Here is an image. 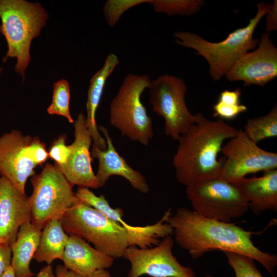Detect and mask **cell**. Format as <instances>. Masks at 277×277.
I'll use <instances>...</instances> for the list:
<instances>
[{"label":"cell","mask_w":277,"mask_h":277,"mask_svg":"<svg viewBox=\"0 0 277 277\" xmlns=\"http://www.w3.org/2000/svg\"><path fill=\"white\" fill-rule=\"evenodd\" d=\"M118 57L110 53L106 58L103 67L91 77L88 91L86 103V123L93 141V146L101 150L107 147L106 142L100 134L95 121V113L100 104L106 81L119 64Z\"/></svg>","instance_id":"19"},{"label":"cell","mask_w":277,"mask_h":277,"mask_svg":"<svg viewBox=\"0 0 277 277\" xmlns=\"http://www.w3.org/2000/svg\"><path fill=\"white\" fill-rule=\"evenodd\" d=\"M87 277H111V276L107 269H103L97 270Z\"/></svg>","instance_id":"34"},{"label":"cell","mask_w":277,"mask_h":277,"mask_svg":"<svg viewBox=\"0 0 277 277\" xmlns=\"http://www.w3.org/2000/svg\"><path fill=\"white\" fill-rule=\"evenodd\" d=\"M221 152L225 160L220 178L233 184L248 174L277 168V153L259 147L241 129L223 145Z\"/></svg>","instance_id":"11"},{"label":"cell","mask_w":277,"mask_h":277,"mask_svg":"<svg viewBox=\"0 0 277 277\" xmlns=\"http://www.w3.org/2000/svg\"><path fill=\"white\" fill-rule=\"evenodd\" d=\"M99 129L105 136L107 147L103 150L93 145L91 154L98 161L95 175L101 187L106 184L111 176L117 175L125 178L133 188L140 192L148 193L149 187L145 177L130 166L125 158L116 151L107 129L101 125Z\"/></svg>","instance_id":"16"},{"label":"cell","mask_w":277,"mask_h":277,"mask_svg":"<svg viewBox=\"0 0 277 277\" xmlns=\"http://www.w3.org/2000/svg\"><path fill=\"white\" fill-rule=\"evenodd\" d=\"M235 185L253 213L277 210V169L263 172L260 177L244 178Z\"/></svg>","instance_id":"18"},{"label":"cell","mask_w":277,"mask_h":277,"mask_svg":"<svg viewBox=\"0 0 277 277\" xmlns=\"http://www.w3.org/2000/svg\"><path fill=\"white\" fill-rule=\"evenodd\" d=\"M205 277H214V276L210 274H207Z\"/></svg>","instance_id":"37"},{"label":"cell","mask_w":277,"mask_h":277,"mask_svg":"<svg viewBox=\"0 0 277 277\" xmlns=\"http://www.w3.org/2000/svg\"><path fill=\"white\" fill-rule=\"evenodd\" d=\"M75 194L81 202L93 207L111 221L126 228L131 226L124 221L123 209L111 207L104 195L97 196L86 187H78Z\"/></svg>","instance_id":"23"},{"label":"cell","mask_w":277,"mask_h":277,"mask_svg":"<svg viewBox=\"0 0 277 277\" xmlns=\"http://www.w3.org/2000/svg\"><path fill=\"white\" fill-rule=\"evenodd\" d=\"M29 199L6 177H0V243L15 241L21 226L31 222Z\"/></svg>","instance_id":"15"},{"label":"cell","mask_w":277,"mask_h":277,"mask_svg":"<svg viewBox=\"0 0 277 277\" xmlns=\"http://www.w3.org/2000/svg\"><path fill=\"white\" fill-rule=\"evenodd\" d=\"M171 235L162 239L154 247L129 246L123 258L130 264L127 277H196L193 270L181 264L173 255Z\"/></svg>","instance_id":"12"},{"label":"cell","mask_w":277,"mask_h":277,"mask_svg":"<svg viewBox=\"0 0 277 277\" xmlns=\"http://www.w3.org/2000/svg\"><path fill=\"white\" fill-rule=\"evenodd\" d=\"M73 124L75 138L70 145L69 157L64 165L56 167L73 187L77 185L78 187L98 189L101 186L91 166L89 149L92 138L87 126L86 116L78 113Z\"/></svg>","instance_id":"14"},{"label":"cell","mask_w":277,"mask_h":277,"mask_svg":"<svg viewBox=\"0 0 277 277\" xmlns=\"http://www.w3.org/2000/svg\"><path fill=\"white\" fill-rule=\"evenodd\" d=\"M12 256L11 246L0 243V277L11 265Z\"/></svg>","instance_id":"30"},{"label":"cell","mask_w":277,"mask_h":277,"mask_svg":"<svg viewBox=\"0 0 277 277\" xmlns=\"http://www.w3.org/2000/svg\"><path fill=\"white\" fill-rule=\"evenodd\" d=\"M243 132L253 142L277 136V106L274 105L266 115L248 118Z\"/></svg>","instance_id":"22"},{"label":"cell","mask_w":277,"mask_h":277,"mask_svg":"<svg viewBox=\"0 0 277 277\" xmlns=\"http://www.w3.org/2000/svg\"><path fill=\"white\" fill-rule=\"evenodd\" d=\"M148 89L153 111L165 120L166 135L178 140L196 120L185 103L187 87L184 81L163 74L152 80Z\"/></svg>","instance_id":"10"},{"label":"cell","mask_w":277,"mask_h":277,"mask_svg":"<svg viewBox=\"0 0 277 277\" xmlns=\"http://www.w3.org/2000/svg\"><path fill=\"white\" fill-rule=\"evenodd\" d=\"M272 4L261 2L257 3L255 15L248 25L238 28L222 41L212 43L203 37L188 31H175L174 42L180 46L195 50L209 64V73L212 80H220L244 54L255 49L259 39L253 35L262 18L270 10Z\"/></svg>","instance_id":"4"},{"label":"cell","mask_w":277,"mask_h":277,"mask_svg":"<svg viewBox=\"0 0 277 277\" xmlns=\"http://www.w3.org/2000/svg\"><path fill=\"white\" fill-rule=\"evenodd\" d=\"M114 260L84 239L74 235H69L62 259L66 268L81 277H87L97 270L110 268Z\"/></svg>","instance_id":"17"},{"label":"cell","mask_w":277,"mask_h":277,"mask_svg":"<svg viewBox=\"0 0 277 277\" xmlns=\"http://www.w3.org/2000/svg\"><path fill=\"white\" fill-rule=\"evenodd\" d=\"M179 137L172 164L177 181L186 187L220 177L225 157L218 159L224 142L238 129L222 119L209 120L201 113Z\"/></svg>","instance_id":"3"},{"label":"cell","mask_w":277,"mask_h":277,"mask_svg":"<svg viewBox=\"0 0 277 277\" xmlns=\"http://www.w3.org/2000/svg\"><path fill=\"white\" fill-rule=\"evenodd\" d=\"M32 194L28 197L31 222L42 229L54 219L61 220L65 213L80 200L59 169L46 163L42 171L31 176Z\"/></svg>","instance_id":"7"},{"label":"cell","mask_w":277,"mask_h":277,"mask_svg":"<svg viewBox=\"0 0 277 277\" xmlns=\"http://www.w3.org/2000/svg\"><path fill=\"white\" fill-rule=\"evenodd\" d=\"M1 277H16L15 272L11 265L6 270Z\"/></svg>","instance_id":"35"},{"label":"cell","mask_w":277,"mask_h":277,"mask_svg":"<svg viewBox=\"0 0 277 277\" xmlns=\"http://www.w3.org/2000/svg\"><path fill=\"white\" fill-rule=\"evenodd\" d=\"M186 194L192 210L209 219L231 222L249 209L236 186L220 177L187 186Z\"/></svg>","instance_id":"9"},{"label":"cell","mask_w":277,"mask_h":277,"mask_svg":"<svg viewBox=\"0 0 277 277\" xmlns=\"http://www.w3.org/2000/svg\"><path fill=\"white\" fill-rule=\"evenodd\" d=\"M61 222L69 235L84 239L114 259L123 258L131 245L141 248L155 246L161 241L160 238L169 235L171 232L163 218L152 225L125 227L80 201L65 213Z\"/></svg>","instance_id":"2"},{"label":"cell","mask_w":277,"mask_h":277,"mask_svg":"<svg viewBox=\"0 0 277 277\" xmlns=\"http://www.w3.org/2000/svg\"><path fill=\"white\" fill-rule=\"evenodd\" d=\"M53 88L52 102L47 109L48 113L64 116L70 123H73L74 121L69 108L70 89L69 82L65 79H62L54 83Z\"/></svg>","instance_id":"26"},{"label":"cell","mask_w":277,"mask_h":277,"mask_svg":"<svg viewBox=\"0 0 277 277\" xmlns=\"http://www.w3.org/2000/svg\"><path fill=\"white\" fill-rule=\"evenodd\" d=\"M241 90H225L221 92L218 101L213 106V116L222 120H232L247 110V107L240 104Z\"/></svg>","instance_id":"24"},{"label":"cell","mask_w":277,"mask_h":277,"mask_svg":"<svg viewBox=\"0 0 277 277\" xmlns=\"http://www.w3.org/2000/svg\"><path fill=\"white\" fill-rule=\"evenodd\" d=\"M36 277H56L51 265H46L36 274Z\"/></svg>","instance_id":"33"},{"label":"cell","mask_w":277,"mask_h":277,"mask_svg":"<svg viewBox=\"0 0 277 277\" xmlns=\"http://www.w3.org/2000/svg\"><path fill=\"white\" fill-rule=\"evenodd\" d=\"M1 174H0V177H1Z\"/></svg>","instance_id":"38"},{"label":"cell","mask_w":277,"mask_h":277,"mask_svg":"<svg viewBox=\"0 0 277 277\" xmlns=\"http://www.w3.org/2000/svg\"><path fill=\"white\" fill-rule=\"evenodd\" d=\"M49 158L46 144L37 136L13 129L0 136V174L25 194L28 179Z\"/></svg>","instance_id":"8"},{"label":"cell","mask_w":277,"mask_h":277,"mask_svg":"<svg viewBox=\"0 0 277 277\" xmlns=\"http://www.w3.org/2000/svg\"><path fill=\"white\" fill-rule=\"evenodd\" d=\"M235 277H263L254 260L248 256L231 252H224Z\"/></svg>","instance_id":"27"},{"label":"cell","mask_w":277,"mask_h":277,"mask_svg":"<svg viewBox=\"0 0 277 277\" xmlns=\"http://www.w3.org/2000/svg\"><path fill=\"white\" fill-rule=\"evenodd\" d=\"M3 68L2 67H0V76L1 75L2 72H3Z\"/></svg>","instance_id":"36"},{"label":"cell","mask_w":277,"mask_h":277,"mask_svg":"<svg viewBox=\"0 0 277 277\" xmlns=\"http://www.w3.org/2000/svg\"><path fill=\"white\" fill-rule=\"evenodd\" d=\"M265 32L270 33L277 29V1L274 0L269 11L266 14Z\"/></svg>","instance_id":"31"},{"label":"cell","mask_w":277,"mask_h":277,"mask_svg":"<svg viewBox=\"0 0 277 277\" xmlns=\"http://www.w3.org/2000/svg\"><path fill=\"white\" fill-rule=\"evenodd\" d=\"M157 13L168 16H190L199 11L204 5L203 0H148Z\"/></svg>","instance_id":"25"},{"label":"cell","mask_w":277,"mask_h":277,"mask_svg":"<svg viewBox=\"0 0 277 277\" xmlns=\"http://www.w3.org/2000/svg\"><path fill=\"white\" fill-rule=\"evenodd\" d=\"M42 229L31 222L19 228L16 238L11 245V266L16 277H32L30 265L39 244Z\"/></svg>","instance_id":"20"},{"label":"cell","mask_w":277,"mask_h":277,"mask_svg":"<svg viewBox=\"0 0 277 277\" xmlns=\"http://www.w3.org/2000/svg\"><path fill=\"white\" fill-rule=\"evenodd\" d=\"M148 0L115 1L106 2L103 10L105 18L111 27L114 26L120 17L128 9L142 3H147Z\"/></svg>","instance_id":"28"},{"label":"cell","mask_w":277,"mask_h":277,"mask_svg":"<svg viewBox=\"0 0 277 277\" xmlns=\"http://www.w3.org/2000/svg\"><path fill=\"white\" fill-rule=\"evenodd\" d=\"M258 47L241 57L226 73L229 81H243L244 86L263 87L277 76V48L269 33L264 32Z\"/></svg>","instance_id":"13"},{"label":"cell","mask_w":277,"mask_h":277,"mask_svg":"<svg viewBox=\"0 0 277 277\" xmlns=\"http://www.w3.org/2000/svg\"><path fill=\"white\" fill-rule=\"evenodd\" d=\"M66 134L60 135L52 144L48 152L49 157L55 162V165L59 167L64 165L70 152V145H66Z\"/></svg>","instance_id":"29"},{"label":"cell","mask_w":277,"mask_h":277,"mask_svg":"<svg viewBox=\"0 0 277 277\" xmlns=\"http://www.w3.org/2000/svg\"><path fill=\"white\" fill-rule=\"evenodd\" d=\"M151 81L147 75L128 74L109 105V122L123 135L148 146L153 137L152 122L141 96Z\"/></svg>","instance_id":"6"},{"label":"cell","mask_w":277,"mask_h":277,"mask_svg":"<svg viewBox=\"0 0 277 277\" xmlns=\"http://www.w3.org/2000/svg\"><path fill=\"white\" fill-rule=\"evenodd\" d=\"M166 222L173 229L176 243L192 259L214 250L240 253L259 262L273 276L277 256L254 245L251 238L254 232L231 222L204 217L186 207L178 208Z\"/></svg>","instance_id":"1"},{"label":"cell","mask_w":277,"mask_h":277,"mask_svg":"<svg viewBox=\"0 0 277 277\" xmlns=\"http://www.w3.org/2000/svg\"><path fill=\"white\" fill-rule=\"evenodd\" d=\"M69 235L65 231L61 220L54 219L42 229L37 249L33 259L39 263L51 265L56 260H62Z\"/></svg>","instance_id":"21"},{"label":"cell","mask_w":277,"mask_h":277,"mask_svg":"<svg viewBox=\"0 0 277 277\" xmlns=\"http://www.w3.org/2000/svg\"><path fill=\"white\" fill-rule=\"evenodd\" d=\"M56 277H81L75 272L69 270L63 265H57L55 268Z\"/></svg>","instance_id":"32"},{"label":"cell","mask_w":277,"mask_h":277,"mask_svg":"<svg viewBox=\"0 0 277 277\" xmlns=\"http://www.w3.org/2000/svg\"><path fill=\"white\" fill-rule=\"evenodd\" d=\"M49 15L39 3L25 0H0V33L5 37L7 51L3 58H15L14 70L24 81L25 73L31 61L32 41L46 24Z\"/></svg>","instance_id":"5"}]
</instances>
